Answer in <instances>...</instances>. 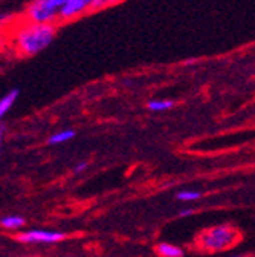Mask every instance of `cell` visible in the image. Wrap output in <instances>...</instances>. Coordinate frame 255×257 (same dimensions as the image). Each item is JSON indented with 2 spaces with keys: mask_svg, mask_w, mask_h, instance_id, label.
Instances as JSON below:
<instances>
[{
  "mask_svg": "<svg viewBox=\"0 0 255 257\" xmlns=\"http://www.w3.org/2000/svg\"><path fill=\"white\" fill-rule=\"evenodd\" d=\"M116 2H119V0H110V4H116Z\"/></svg>",
  "mask_w": 255,
  "mask_h": 257,
  "instance_id": "9a60e30c",
  "label": "cell"
},
{
  "mask_svg": "<svg viewBox=\"0 0 255 257\" xmlns=\"http://www.w3.org/2000/svg\"><path fill=\"white\" fill-rule=\"evenodd\" d=\"M179 201H185V202H189V201H197L202 198V193L200 191H193V190H186V191H180L177 193L176 196Z\"/></svg>",
  "mask_w": 255,
  "mask_h": 257,
  "instance_id": "30bf717a",
  "label": "cell"
},
{
  "mask_svg": "<svg viewBox=\"0 0 255 257\" xmlns=\"http://www.w3.org/2000/svg\"><path fill=\"white\" fill-rule=\"evenodd\" d=\"M234 257H241V255H234Z\"/></svg>",
  "mask_w": 255,
  "mask_h": 257,
  "instance_id": "2e32d148",
  "label": "cell"
},
{
  "mask_svg": "<svg viewBox=\"0 0 255 257\" xmlns=\"http://www.w3.org/2000/svg\"><path fill=\"white\" fill-rule=\"evenodd\" d=\"M17 98H19V90L17 89L10 90L8 93H5L2 98H0V119H2L11 110V107L16 104Z\"/></svg>",
  "mask_w": 255,
  "mask_h": 257,
  "instance_id": "8992f818",
  "label": "cell"
},
{
  "mask_svg": "<svg viewBox=\"0 0 255 257\" xmlns=\"http://www.w3.org/2000/svg\"><path fill=\"white\" fill-rule=\"evenodd\" d=\"M147 106L151 112H165L174 106V101H171V100H153Z\"/></svg>",
  "mask_w": 255,
  "mask_h": 257,
  "instance_id": "ba28073f",
  "label": "cell"
},
{
  "mask_svg": "<svg viewBox=\"0 0 255 257\" xmlns=\"http://www.w3.org/2000/svg\"><path fill=\"white\" fill-rule=\"evenodd\" d=\"M4 135H5V125L0 122V146H2V141H4Z\"/></svg>",
  "mask_w": 255,
  "mask_h": 257,
  "instance_id": "4fadbf2b",
  "label": "cell"
},
{
  "mask_svg": "<svg viewBox=\"0 0 255 257\" xmlns=\"http://www.w3.org/2000/svg\"><path fill=\"white\" fill-rule=\"evenodd\" d=\"M156 251L159 255H162V257H183V249H180L176 245L167 243V242L159 243L156 246Z\"/></svg>",
  "mask_w": 255,
  "mask_h": 257,
  "instance_id": "52a82bcc",
  "label": "cell"
},
{
  "mask_svg": "<svg viewBox=\"0 0 255 257\" xmlns=\"http://www.w3.org/2000/svg\"><path fill=\"white\" fill-rule=\"evenodd\" d=\"M23 223H25V220L20 216H8V217L2 219V225L7 228H19Z\"/></svg>",
  "mask_w": 255,
  "mask_h": 257,
  "instance_id": "8fae6325",
  "label": "cell"
},
{
  "mask_svg": "<svg viewBox=\"0 0 255 257\" xmlns=\"http://www.w3.org/2000/svg\"><path fill=\"white\" fill-rule=\"evenodd\" d=\"M72 138H75V132L74 131H61V132L54 134L49 138V144H61V143H66V141H69Z\"/></svg>",
  "mask_w": 255,
  "mask_h": 257,
  "instance_id": "9c48e42d",
  "label": "cell"
},
{
  "mask_svg": "<svg viewBox=\"0 0 255 257\" xmlns=\"http://www.w3.org/2000/svg\"><path fill=\"white\" fill-rule=\"evenodd\" d=\"M86 169H87V163H80L78 166H75L74 172H75V173H81V172L86 170Z\"/></svg>",
  "mask_w": 255,
  "mask_h": 257,
  "instance_id": "7c38bea8",
  "label": "cell"
},
{
  "mask_svg": "<svg viewBox=\"0 0 255 257\" xmlns=\"http://www.w3.org/2000/svg\"><path fill=\"white\" fill-rule=\"evenodd\" d=\"M65 239V234L58 231H46V230H31L20 236L22 242L26 243H54Z\"/></svg>",
  "mask_w": 255,
  "mask_h": 257,
  "instance_id": "5b68a950",
  "label": "cell"
},
{
  "mask_svg": "<svg viewBox=\"0 0 255 257\" xmlns=\"http://www.w3.org/2000/svg\"><path fill=\"white\" fill-rule=\"evenodd\" d=\"M55 25H39L26 23L23 25L14 37V46L20 55L34 57L43 52L55 39Z\"/></svg>",
  "mask_w": 255,
  "mask_h": 257,
  "instance_id": "6da1fadb",
  "label": "cell"
},
{
  "mask_svg": "<svg viewBox=\"0 0 255 257\" xmlns=\"http://www.w3.org/2000/svg\"><path fill=\"white\" fill-rule=\"evenodd\" d=\"M191 214H193V210H182V211L179 213L180 217H186V216H191Z\"/></svg>",
  "mask_w": 255,
  "mask_h": 257,
  "instance_id": "5bb4252c",
  "label": "cell"
},
{
  "mask_svg": "<svg viewBox=\"0 0 255 257\" xmlns=\"http://www.w3.org/2000/svg\"><path fill=\"white\" fill-rule=\"evenodd\" d=\"M61 0H34L26 10V19L29 23L55 25L60 22Z\"/></svg>",
  "mask_w": 255,
  "mask_h": 257,
  "instance_id": "7a4b0ae2",
  "label": "cell"
},
{
  "mask_svg": "<svg viewBox=\"0 0 255 257\" xmlns=\"http://www.w3.org/2000/svg\"><path fill=\"white\" fill-rule=\"evenodd\" d=\"M237 239V233L229 225H218L208 231H203L200 236V243L205 249L209 251H223L229 248Z\"/></svg>",
  "mask_w": 255,
  "mask_h": 257,
  "instance_id": "3957f363",
  "label": "cell"
},
{
  "mask_svg": "<svg viewBox=\"0 0 255 257\" xmlns=\"http://www.w3.org/2000/svg\"><path fill=\"white\" fill-rule=\"evenodd\" d=\"M60 10V22L74 20L92 10L93 0H61Z\"/></svg>",
  "mask_w": 255,
  "mask_h": 257,
  "instance_id": "277c9868",
  "label": "cell"
}]
</instances>
